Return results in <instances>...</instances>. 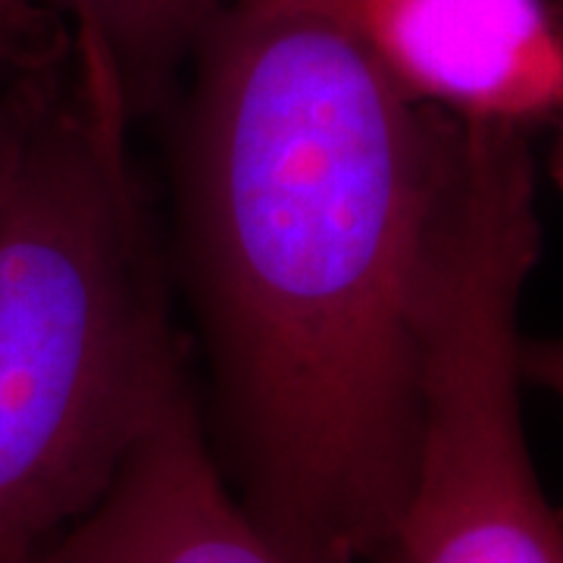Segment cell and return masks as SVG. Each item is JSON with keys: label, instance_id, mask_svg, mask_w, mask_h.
I'll list each match as a JSON object with an SVG mask.
<instances>
[{"label": "cell", "instance_id": "obj_1", "mask_svg": "<svg viewBox=\"0 0 563 563\" xmlns=\"http://www.w3.org/2000/svg\"><path fill=\"white\" fill-rule=\"evenodd\" d=\"M448 122L303 13L239 3L195 54L176 225L203 432L298 563L376 561L413 483Z\"/></svg>", "mask_w": 563, "mask_h": 563}, {"label": "cell", "instance_id": "obj_2", "mask_svg": "<svg viewBox=\"0 0 563 563\" xmlns=\"http://www.w3.org/2000/svg\"><path fill=\"white\" fill-rule=\"evenodd\" d=\"M132 125L79 57L0 191V563L44 561L188 376Z\"/></svg>", "mask_w": 563, "mask_h": 563}, {"label": "cell", "instance_id": "obj_3", "mask_svg": "<svg viewBox=\"0 0 563 563\" xmlns=\"http://www.w3.org/2000/svg\"><path fill=\"white\" fill-rule=\"evenodd\" d=\"M542 257L539 173L483 147L444 176L420 322L413 483L373 563H563L523 422V298Z\"/></svg>", "mask_w": 563, "mask_h": 563}, {"label": "cell", "instance_id": "obj_4", "mask_svg": "<svg viewBox=\"0 0 563 563\" xmlns=\"http://www.w3.org/2000/svg\"><path fill=\"white\" fill-rule=\"evenodd\" d=\"M332 25L422 110L532 132L563 103L554 0H242Z\"/></svg>", "mask_w": 563, "mask_h": 563}, {"label": "cell", "instance_id": "obj_5", "mask_svg": "<svg viewBox=\"0 0 563 563\" xmlns=\"http://www.w3.org/2000/svg\"><path fill=\"white\" fill-rule=\"evenodd\" d=\"M41 563H298L247 517L207 444L188 376L95 510Z\"/></svg>", "mask_w": 563, "mask_h": 563}, {"label": "cell", "instance_id": "obj_6", "mask_svg": "<svg viewBox=\"0 0 563 563\" xmlns=\"http://www.w3.org/2000/svg\"><path fill=\"white\" fill-rule=\"evenodd\" d=\"M66 22L88 63L132 122L161 98L176 66L195 60L210 29L242 0H41Z\"/></svg>", "mask_w": 563, "mask_h": 563}, {"label": "cell", "instance_id": "obj_7", "mask_svg": "<svg viewBox=\"0 0 563 563\" xmlns=\"http://www.w3.org/2000/svg\"><path fill=\"white\" fill-rule=\"evenodd\" d=\"M79 69L73 32L41 0H0V191Z\"/></svg>", "mask_w": 563, "mask_h": 563}, {"label": "cell", "instance_id": "obj_8", "mask_svg": "<svg viewBox=\"0 0 563 563\" xmlns=\"http://www.w3.org/2000/svg\"><path fill=\"white\" fill-rule=\"evenodd\" d=\"M523 379L532 388H542L563 404V335L551 339H526L523 342Z\"/></svg>", "mask_w": 563, "mask_h": 563}, {"label": "cell", "instance_id": "obj_9", "mask_svg": "<svg viewBox=\"0 0 563 563\" xmlns=\"http://www.w3.org/2000/svg\"><path fill=\"white\" fill-rule=\"evenodd\" d=\"M554 141H551V154H548V173H551V179L554 185L563 191V103L561 110L554 113Z\"/></svg>", "mask_w": 563, "mask_h": 563}, {"label": "cell", "instance_id": "obj_10", "mask_svg": "<svg viewBox=\"0 0 563 563\" xmlns=\"http://www.w3.org/2000/svg\"><path fill=\"white\" fill-rule=\"evenodd\" d=\"M554 7H558V10H561V16H563V0H554Z\"/></svg>", "mask_w": 563, "mask_h": 563}]
</instances>
